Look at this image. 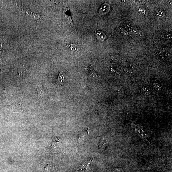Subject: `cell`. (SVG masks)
<instances>
[{
  "mask_svg": "<svg viewBox=\"0 0 172 172\" xmlns=\"http://www.w3.org/2000/svg\"><path fill=\"white\" fill-rule=\"evenodd\" d=\"M63 11L64 16L69 25L71 26H74L71 18V13L68 5H65L64 6Z\"/></svg>",
  "mask_w": 172,
  "mask_h": 172,
  "instance_id": "6da1fadb",
  "label": "cell"
},
{
  "mask_svg": "<svg viewBox=\"0 0 172 172\" xmlns=\"http://www.w3.org/2000/svg\"><path fill=\"white\" fill-rule=\"evenodd\" d=\"M33 84L37 89L39 98L41 100H42L44 96L45 91L42 84L40 82L34 83Z\"/></svg>",
  "mask_w": 172,
  "mask_h": 172,
  "instance_id": "7a4b0ae2",
  "label": "cell"
},
{
  "mask_svg": "<svg viewBox=\"0 0 172 172\" xmlns=\"http://www.w3.org/2000/svg\"><path fill=\"white\" fill-rule=\"evenodd\" d=\"M141 92L144 95L146 96L151 95L152 92L151 88L148 85H147L142 87L141 90Z\"/></svg>",
  "mask_w": 172,
  "mask_h": 172,
  "instance_id": "3957f363",
  "label": "cell"
},
{
  "mask_svg": "<svg viewBox=\"0 0 172 172\" xmlns=\"http://www.w3.org/2000/svg\"><path fill=\"white\" fill-rule=\"evenodd\" d=\"M68 48L71 52H77L80 50V48L77 44H70L68 45Z\"/></svg>",
  "mask_w": 172,
  "mask_h": 172,
  "instance_id": "277c9868",
  "label": "cell"
},
{
  "mask_svg": "<svg viewBox=\"0 0 172 172\" xmlns=\"http://www.w3.org/2000/svg\"><path fill=\"white\" fill-rule=\"evenodd\" d=\"M64 81H65V78H64L63 75V71H61L59 74L57 80V84L58 86L60 87L62 85L64 82Z\"/></svg>",
  "mask_w": 172,
  "mask_h": 172,
  "instance_id": "5b68a950",
  "label": "cell"
},
{
  "mask_svg": "<svg viewBox=\"0 0 172 172\" xmlns=\"http://www.w3.org/2000/svg\"><path fill=\"white\" fill-rule=\"evenodd\" d=\"M27 66V64L26 63H24L19 66V68H18V73H19V76H21L26 71Z\"/></svg>",
  "mask_w": 172,
  "mask_h": 172,
  "instance_id": "8992f818",
  "label": "cell"
},
{
  "mask_svg": "<svg viewBox=\"0 0 172 172\" xmlns=\"http://www.w3.org/2000/svg\"><path fill=\"white\" fill-rule=\"evenodd\" d=\"M95 34L96 38L100 41H103L106 38V35L102 31H96L95 32Z\"/></svg>",
  "mask_w": 172,
  "mask_h": 172,
  "instance_id": "52a82bcc",
  "label": "cell"
},
{
  "mask_svg": "<svg viewBox=\"0 0 172 172\" xmlns=\"http://www.w3.org/2000/svg\"><path fill=\"white\" fill-rule=\"evenodd\" d=\"M107 141L104 138H102L100 142V148L101 150H103L107 145Z\"/></svg>",
  "mask_w": 172,
  "mask_h": 172,
  "instance_id": "ba28073f",
  "label": "cell"
},
{
  "mask_svg": "<svg viewBox=\"0 0 172 172\" xmlns=\"http://www.w3.org/2000/svg\"><path fill=\"white\" fill-rule=\"evenodd\" d=\"M88 128L85 131H84L83 132L81 133L80 134L79 136L78 137V140L79 141H81L84 139L85 137L86 136V135H88Z\"/></svg>",
  "mask_w": 172,
  "mask_h": 172,
  "instance_id": "9c48e42d",
  "label": "cell"
},
{
  "mask_svg": "<svg viewBox=\"0 0 172 172\" xmlns=\"http://www.w3.org/2000/svg\"><path fill=\"white\" fill-rule=\"evenodd\" d=\"M152 86L153 89L156 91H161V88L160 84L157 83H152Z\"/></svg>",
  "mask_w": 172,
  "mask_h": 172,
  "instance_id": "30bf717a",
  "label": "cell"
},
{
  "mask_svg": "<svg viewBox=\"0 0 172 172\" xmlns=\"http://www.w3.org/2000/svg\"><path fill=\"white\" fill-rule=\"evenodd\" d=\"M51 167L50 165H48L46 168V172H51Z\"/></svg>",
  "mask_w": 172,
  "mask_h": 172,
  "instance_id": "8fae6325",
  "label": "cell"
},
{
  "mask_svg": "<svg viewBox=\"0 0 172 172\" xmlns=\"http://www.w3.org/2000/svg\"><path fill=\"white\" fill-rule=\"evenodd\" d=\"M122 169L116 168L113 169V172H122Z\"/></svg>",
  "mask_w": 172,
  "mask_h": 172,
  "instance_id": "7c38bea8",
  "label": "cell"
}]
</instances>
